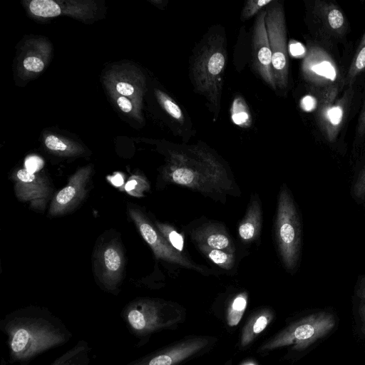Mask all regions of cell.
Here are the masks:
<instances>
[{"mask_svg": "<svg viewBox=\"0 0 365 365\" xmlns=\"http://www.w3.org/2000/svg\"><path fill=\"white\" fill-rule=\"evenodd\" d=\"M0 328L6 336L10 363L20 364L64 344L72 336L61 319L37 308L11 313L1 321Z\"/></svg>", "mask_w": 365, "mask_h": 365, "instance_id": "1", "label": "cell"}, {"mask_svg": "<svg viewBox=\"0 0 365 365\" xmlns=\"http://www.w3.org/2000/svg\"><path fill=\"white\" fill-rule=\"evenodd\" d=\"M166 180L210 196L231 195L234 181L225 164L207 147L177 145L164 169Z\"/></svg>", "mask_w": 365, "mask_h": 365, "instance_id": "2", "label": "cell"}, {"mask_svg": "<svg viewBox=\"0 0 365 365\" xmlns=\"http://www.w3.org/2000/svg\"><path fill=\"white\" fill-rule=\"evenodd\" d=\"M226 63L227 40L224 29H211L192 55L190 75L195 91L206 99L214 120L220 110Z\"/></svg>", "mask_w": 365, "mask_h": 365, "instance_id": "3", "label": "cell"}, {"mask_svg": "<svg viewBox=\"0 0 365 365\" xmlns=\"http://www.w3.org/2000/svg\"><path fill=\"white\" fill-rule=\"evenodd\" d=\"M274 228L282 261L288 271H294L300 255L301 225L294 200L284 185L279 194Z\"/></svg>", "mask_w": 365, "mask_h": 365, "instance_id": "4", "label": "cell"}, {"mask_svg": "<svg viewBox=\"0 0 365 365\" xmlns=\"http://www.w3.org/2000/svg\"><path fill=\"white\" fill-rule=\"evenodd\" d=\"M265 24L272 51V73L277 90L289 85V61L284 9L282 2L274 0L265 8Z\"/></svg>", "mask_w": 365, "mask_h": 365, "instance_id": "5", "label": "cell"}, {"mask_svg": "<svg viewBox=\"0 0 365 365\" xmlns=\"http://www.w3.org/2000/svg\"><path fill=\"white\" fill-rule=\"evenodd\" d=\"M307 7V23L320 45L331 48L342 42L348 32L349 24L336 4L315 0Z\"/></svg>", "mask_w": 365, "mask_h": 365, "instance_id": "6", "label": "cell"}, {"mask_svg": "<svg viewBox=\"0 0 365 365\" xmlns=\"http://www.w3.org/2000/svg\"><path fill=\"white\" fill-rule=\"evenodd\" d=\"M342 86L336 85L317 93L315 118L324 138L330 143L336 140L347 117L353 99V86L348 87L337 98Z\"/></svg>", "mask_w": 365, "mask_h": 365, "instance_id": "7", "label": "cell"}, {"mask_svg": "<svg viewBox=\"0 0 365 365\" xmlns=\"http://www.w3.org/2000/svg\"><path fill=\"white\" fill-rule=\"evenodd\" d=\"M302 78L317 91L344 86L339 69L330 53L319 43L307 41L300 67Z\"/></svg>", "mask_w": 365, "mask_h": 365, "instance_id": "8", "label": "cell"}, {"mask_svg": "<svg viewBox=\"0 0 365 365\" xmlns=\"http://www.w3.org/2000/svg\"><path fill=\"white\" fill-rule=\"evenodd\" d=\"M128 211L130 217L142 237L150 247L157 258L183 267L195 269L203 274H209V270L205 267L196 264L185 255L173 248L155 225H153L139 209L130 207Z\"/></svg>", "mask_w": 365, "mask_h": 365, "instance_id": "9", "label": "cell"}, {"mask_svg": "<svg viewBox=\"0 0 365 365\" xmlns=\"http://www.w3.org/2000/svg\"><path fill=\"white\" fill-rule=\"evenodd\" d=\"M266 10L264 9L256 16L251 39V59L256 73L273 91H277L274 82L272 51L266 24Z\"/></svg>", "mask_w": 365, "mask_h": 365, "instance_id": "10", "label": "cell"}, {"mask_svg": "<svg viewBox=\"0 0 365 365\" xmlns=\"http://www.w3.org/2000/svg\"><path fill=\"white\" fill-rule=\"evenodd\" d=\"M91 172V168H83L69 178L67 185L53 198L48 210L50 216L63 215L73 210L79 205L86 195V187Z\"/></svg>", "mask_w": 365, "mask_h": 365, "instance_id": "11", "label": "cell"}, {"mask_svg": "<svg viewBox=\"0 0 365 365\" xmlns=\"http://www.w3.org/2000/svg\"><path fill=\"white\" fill-rule=\"evenodd\" d=\"M14 180L16 197L21 201L29 202L34 209L43 210L51 192L47 180L22 168L15 174Z\"/></svg>", "mask_w": 365, "mask_h": 365, "instance_id": "12", "label": "cell"}, {"mask_svg": "<svg viewBox=\"0 0 365 365\" xmlns=\"http://www.w3.org/2000/svg\"><path fill=\"white\" fill-rule=\"evenodd\" d=\"M335 324V319L329 312H319L312 314L292 329L289 340L305 348L329 333Z\"/></svg>", "mask_w": 365, "mask_h": 365, "instance_id": "13", "label": "cell"}, {"mask_svg": "<svg viewBox=\"0 0 365 365\" xmlns=\"http://www.w3.org/2000/svg\"><path fill=\"white\" fill-rule=\"evenodd\" d=\"M124 256L120 244L114 240L101 247L98 255L99 278L103 287L113 291L122 278Z\"/></svg>", "mask_w": 365, "mask_h": 365, "instance_id": "14", "label": "cell"}, {"mask_svg": "<svg viewBox=\"0 0 365 365\" xmlns=\"http://www.w3.org/2000/svg\"><path fill=\"white\" fill-rule=\"evenodd\" d=\"M191 237L197 245H204L231 254L235 252L231 236L225 227L220 223L204 224L192 231Z\"/></svg>", "mask_w": 365, "mask_h": 365, "instance_id": "15", "label": "cell"}, {"mask_svg": "<svg viewBox=\"0 0 365 365\" xmlns=\"http://www.w3.org/2000/svg\"><path fill=\"white\" fill-rule=\"evenodd\" d=\"M262 212L257 197H253L247 212L240 224L238 233L245 242H251L258 238L262 226Z\"/></svg>", "mask_w": 365, "mask_h": 365, "instance_id": "16", "label": "cell"}, {"mask_svg": "<svg viewBox=\"0 0 365 365\" xmlns=\"http://www.w3.org/2000/svg\"><path fill=\"white\" fill-rule=\"evenodd\" d=\"M365 70V33L362 36L356 53L344 77V86H352L356 77Z\"/></svg>", "mask_w": 365, "mask_h": 365, "instance_id": "17", "label": "cell"}, {"mask_svg": "<svg viewBox=\"0 0 365 365\" xmlns=\"http://www.w3.org/2000/svg\"><path fill=\"white\" fill-rule=\"evenodd\" d=\"M197 247L205 257L220 267L227 270L233 267L235 261L234 254L204 245H197Z\"/></svg>", "mask_w": 365, "mask_h": 365, "instance_id": "18", "label": "cell"}, {"mask_svg": "<svg viewBox=\"0 0 365 365\" xmlns=\"http://www.w3.org/2000/svg\"><path fill=\"white\" fill-rule=\"evenodd\" d=\"M31 12L36 16L55 17L61 14L58 4L52 0H34L29 4Z\"/></svg>", "mask_w": 365, "mask_h": 365, "instance_id": "19", "label": "cell"}, {"mask_svg": "<svg viewBox=\"0 0 365 365\" xmlns=\"http://www.w3.org/2000/svg\"><path fill=\"white\" fill-rule=\"evenodd\" d=\"M157 96L165 111L179 124H184L185 118L180 106L168 94L158 91Z\"/></svg>", "mask_w": 365, "mask_h": 365, "instance_id": "20", "label": "cell"}, {"mask_svg": "<svg viewBox=\"0 0 365 365\" xmlns=\"http://www.w3.org/2000/svg\"><path fill=\"white\" fill-rule=\"evenodd\" d=\"M155 227L173 248L183 254L184 239L177 230L170 225L159 222H155Z\"/></svg>", "mask_w": 365, "mask_h": 365, "instance_id": "21", "label": "cell"}, {"mask_svg": "<svg viewBox=\"0 0 365 365\" xmlns=\"http://www.w3.org/2000/svg\"><path fill=\"white\" fill-rule=\"evenodd\" d=\"M274 0H248L245 2L242 9L240 19L242 21L250 19L255 15H257L261 11L271 4Z\"/></svg>", "mask_w": 365, "mask_h": 365, "instance_id": "22", "label": "cell"}, {"mask_svg": "<svg viewBox=\"0 0 365 365\" xmlns=\"http://www.w3.org/2000/svg\"><path fill=\"white\" fill-rule=\"evenodd\" d=\"M247 305L243 295L237 296L233 301L228 314V322L231 326L237 325L241 319Z\"/></svg>", "mask_w": 365, "mask_h": 365, "instance_id": "23", "label": "cell"}, {"mask_svg": "<svg viewBox=\"0 0 365 365\" xmlns=\"http://www.w3.org/2000/svg\"><path fill=\"white\" fill-rule=\"evenodd\" d=\"M148 188V182L138 175L131 177L125 185L126 192L135 197L143 196V192Z\"/></svg>", "mask_w": 365, "mask_h": 365, "instance_id": "24", "label": "cell"}, {"mask_svg": "<svg viewBox=\"0 0 365 365\" xmlns=\"http://www.w3.org/2000/svg\"><path fill=\"white\" fill-rule=\"evenodd\" d=\"M46 146L52 151L65 152L71 150L70 148L58 137L51 135L45 138Z\"/></svg>", "mask_w": 365, "mask_h": 365, "instance_id": "25", "label": "cell"}, {"mask_svg": "<svg viewBox=\"0 0 365 365\" xmlns=\"http://www.w3.org/2000/svg\"><path fill=\"white\" fill-rule=\"evenodd\" d=\"M353 193L355 197L362 200L365 197V166L359 173L354 185Z\"/></svg>", "mask_w": 365, "mask_h": 365, "instance_id": "26", "label": "cell"}, {"mask_svg": "<svg viewBox=\"0 0 365 365\" xmlns=\"http://www.w3.org/2000/svg\"><path fill=\"white\" fill-rule=\"evenodd\" d=\"M44 165V162L38 156H28L24 162V168L31 173H36L39 171Z\"/></svg>", "mask_w": 365, "mask_h": 365, "instance_id": "27", "label": "cell"}, {"mask_svg": "<svg viewBox=\"0 0 365 365\" xmlns=\"http://www.w3.org/2000/svg\"><path fill=\"white\" fill-rule=\"evenodd\" d=\"M23 65L26 70L34 73H39L44 68L42 60L36 56L26 57L23 61Z\"/></svg>", "mask_w": 365, "mask_h": 365, "instance_id": "28", "label": "cell"}, {"mask_svg": "<svg viewBox=\"0 0 365 365\" xmlns=\"http://www.w3.org/2000/svg\"><path fill=\"white\" fill-rule=\"evenodd\" d=\"M88 349L67 359L59 365H88L90 361Z\"/></svg>", "mask_w": 365, "mask_h": 365, "instance_id": "29", "label": "cell"}, {"mask_svg": "<svg viewBox=\"0 0 365 365\" xmlns=\"http://www.w3.org/2000/svg\"><path fill=\"white\" fill-rule=\"evenodd\" d=\"M117 91L123 96H130L134 92L133 86L125 82H119L116 85Z\"/></svg>", "mask_w": 365, "mask_h": 365, "instance_id": "30", "label": "cell"}, {"mask_svg": "<svg viewBox=\"0 0 365 365\" xmlns=\"http://www.w3.org/2000/svg\"><path fill=\"white\" fill-rule=\"evenodd\" d=\"M117 104L120 110L125 113H129L132 110V104L125 97H119L117 100Z\"/></svg>", "mask_w": 365, "mask_h": 365, "instance_id": "31", "label": "cell"}, {"mask_svg": "<svg viewBox=\"0 0 365 365\" xmlns=\"http://www.w3.org/2000/svg\"><path fill=\"white\" fill-rule=\"evenodd\" d=\"M267 324V318L264 316L259 317L253 326V331L256 334L260 333L265 329Z\"/></svg>", "mask_w": 365, "mask_h": 365, "instance_id": "32", "label": "cell"}, {"mask_svg": "<svg viewBox=\"0 0 365 365\" xmlns=\"http://www.w3.org/2000/svg\"><path fill=\"white\" fill-rule=\"evenodd\" d=\"M357 131L360 135L365 134V101L363 104L361 112L359 118Z\"/></svg>", "mask_w": 365, "mask_h": 365, "instance_id": "33", "label": "cell"}, {"mask_svg": "<svg viewBox=\"0 0 365 365\" xmlns=\"http://www.w3.org/2000/svg\"><path fill=\"white\" fill-rule=\"evenodd\" d=\"M356 294L363 302H365V276L363 277L358 283Z\"/></svg>", "mask_w": 365, "mask_h": 365, "instance_id": "34", "label": "cell"}, {"mask_svg": "<svg viewBox=\"0 0 365 365\" xmlns=\"http://www.w3.org/2000/svg\"><path fill=\"white\" fill-rule=\"evenodd\" d=\"M359 316L361 322V330L365 334V302H362L358 309Z\"/></svg>", "mask_w": 365, "mask_h": 365, "instance_id": "35", "label": "cell"}, {"mask_svg": "<svg viewBox=\"0 0 365 365\" xmlns=\"http://www.w3.org/2000/svg\"><path fill=\"white\" fill-rule=\"evenodd\" d=\"M109 179L111 183L116 187L120 186L123 183V178L120 174H116L110 177Z\"/></svg>", "mask_w": 365, "mask_h": 365, "instance_id": "36", "label": "cell"}, {"mask_svg": "<svg viewBox=\"0 0 365 365\" xmlns=\"http://www.w3.org/2000/svg\"><path fill=\"white\" fill-rule=\"evenodd\" d=\"M59 361L58 360H55L51 365H58Z\"/></svg>", "mask_w": 365, "mask_h": 365, "instance_id": "37", "label": "cell"}, {"mask_svg": "<svg viewBox=\"0 0 365 365\" xmlns=\"http://www.w3.org/2000/svg\"><path fill=\"white\" fill-rule=\"evenodd\" d=\"M245 365H254V364H245Z\"/></svg>", "mask_w": 365, "mask_h": 365, "instance_id": "38", "label": "cell"}]
</instances>
